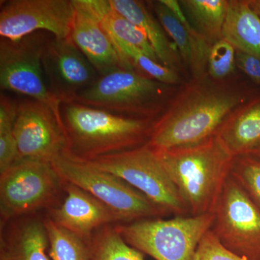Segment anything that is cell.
Segmentation results:
<instances>
[{
  "instance_id": "cell-32",
  "label": "cell",
  "mask_w": 260,
  "mask_h": 260,
  "mask_svg": "<svg viewBox=\"0 0 260 260\" xmlns=\"http://www.w3.org/2000/svg\"><path fill=\"white\" fill-rule=\"evenodd\" d=\"M252 155H254V156L258 157V158H260V149L258 151H256L255 153L253 154Z\"/></svg>"
},
{
  "instance_id": "cell-1",
  "label": "cell",
  "mask_w": 260,
  "mask_h": 260,
  "mask_svg": "<svg viewBox=\"0 0 260 260\" xmlns=\"http://www.w3.org/2000/svg\"><path fill=\"white\" fill-rule=\"evenodd\" d=\"M239 85L212 79L207 73L186 85L154 122L148 144L155 150L200 144L217 134L228 116L251 99Z\"/></svg>"
},
{
  "instance_id": "cell-10",
  "label": "cell",
  "mask_w": 260,
  "mask_h": 260,
  "mask_svg": "<svg viewBox=\"0 0 260 260\" xmlns=\"http://www.w3.org/2000/svg\"><path fill=\"white\" fill-rule=\"evenodd\" d=\"M210 230L229 250L260 260V210L232 175L215 205Z\"/></svg>"
},
{
  "instance_id": "cell-25",
  "label": "cell",
  "mask_w": 260,
  "mask_h": 260,
  "mask_svg": "<svg viewBox=\"0 0 260 260\" xmlns=\"http://www.w3.org/2000/svg\"><path fill=\"white\" fill-rule=\"evenodd\" d=\"M18 102L1 94L0 97V173L19 160L14 124Z\"/></svg>"
},
{
  "instance_id": "cell-13",
  "label": "cell",
  "mask_w": 260,
  "mask_h": 260,
  "mask_svg": "<svg viewBox=\"0 0 260 260\" xmlns=\"http://www.w3.org/2000/svg\"><path fill=\"white\" fill-rule=\"evenodd\" d=\"M42 61L48 88L61 104L74 101L100 77L72 37L51 38Z\"/></svg>"
},
{
  "instance_id": "cell-12",
  "label": "cell",
  "mask_w": 260,
  "mask_h": 260,
  "mask_svg": "<svg viewBox=\"0 0 260 260\" xmlns=\"http://www.w3.org/2000/svg\"><path fill=\"white\" fill-rule=\"evenodd\" d=\"M13 132L19 160L51 162L68 153L64 126L44 103L30 99L19 102Z\"/></svg>"
},
{
  "instance_id": "cell-14",
  "label": "cell",
  "mask_w": 260,
  "mask_h": 260,
  "mask_svg": "<svg viewBox=\"0 0 260 260\" xmlns=\"http://www.w3.org/2000/svg\"><path fill=\"white\" fill-rule=\"evenodd\" d=\"M73 1L75 16L72 39L100 76L117 69L134 70L123 59L86 0Z\"/></svg>"
},
{
  "instance_id": "cell-26",
  "label": "cell",
  "mask_w": 260,
  "mask_h": 260,
  "mask_svg": "<svg viewBox=\"0 0 260 260\" xmlns=\"http://www.w3.org/2000/svg\"><path fill=\"white\" fill-rule=\"evenodd\" d=\"M113 42L123 59L133 69L136 68L142 74L167 85L179 83V77L175 70L154 60L138 48L124 43Z\"/></svg>"
},
{
  "instance_id": "cell-28",
  "label": "cell",
  "mask_w": 260,
  "mask_h": 260,
  "mask_svg": "<svg viewBox=\"0 0 260 260\" xmlns=\"http://www.w3.org/2000/svg\"><path fill=\"white\" fill-rule=\"evenodd\" d=\"M236 49L231 43L221 39L210 48L208 59V75L212 79L224 80L235 69Z\"/></svg>"
},
{
  "instance_id": "cell-4",
  "label": "cell",
  "mask_w": 260,
  "mask_h": 260,
  "mask_svg": "<svg viewBox=\"0 0 260 260\" xmlns=\"http://www.w3.org/2000/svg\"><path fill=\"white\" fill-rule=\"evenodd\" d=\"M169 91V85L136 70L117 69L99 77L73 102L119 115L153 119Z\"/></svg>"
},
{
  "instance_id": "cell-15",
  "label": "cell",
  "mask_w": 260,
  "mask_h": 260,
  "mask_svg": "<svg viewBox=\"0 0 260 260\" xmlns=\"http://www.w3.org/2000/svg\"><path fill=\"white\" fill-rule=\"evenodd\" d=\"M64 201L50 210L53 221L84 240L90 242L94 233L107 225L119 223L110 208L79 186L64 182Z\"/></svg>"
},
{
  "instance_id": "cell-11",
  "label": "cell",
  "mask_w": 260,
  "mask_h": 260,
  "mask_svg": "<svg viewBox=\"0 0 260 260\" xmlns=\"http://www.w3.org/2000/svg\"><path fill=\"white\" fill-rule=\"evenodd\" d=\"M75 7L73 0H10L0 10L1 38L16 42L36 32L57 39L71 37Z\"/></svg>"
},
{
  "instance_id": "cell-16",
  "label": "cell",
  "mask_w": 260,
  "mask_h": 260,
  "mask_svg": "<svg viewBox=\"0 0 260 260\" xmlns=\"http://www.w3.org/2000/svg\"><path fill=\"white\" fill-rule=\"evenodd\" d=\"M156 18L172 38L181 59L189 68L194 79L207 74L212 44L192 26L177 0H160L152 3Z\"/></svg>"
},
{
  "instance_id": "cell-22",
  "label": "cell",
  "mask_w": 260,
  "mask_h": 260,
  "mask_svg": "<svg viewBox=\"0 0 260 260\" xmlns=\"http://www.w3.org/2000/svg\"><path fill=\"white\" fill-rule=\"evenodd\" d=\"M179 3L192 26L210 44L222 39L229 1L184 0Z\"/></svg>"
},
{
  "instance_id": "cell-20",
  "label": "cell",
  "mask_w": 260,
  "mask_h": 260,
  "mask_svg": "<svg viewBox=\"0 0 260 260\" xmlns=\"http://www.w3.org/2000/svg\"><path fill=\"white\" fill-rule=\"evenodd\" d=\"M222 39L260 59V17L248 0L229 1Z\"/></svg>"
},
{
  "instance_id": "cell-9",
  "label": "cell",
  "mask_w": 260,
  "mask_h": 260,
  "mask_svg": "<svg viewBox=\"0 0 260 260\" xmlns=\"http://www.w3.org/2000/svg\"><path fill=\"white\" fill-rule=\"evenodd\" d=\"M50 39L45 31L34 32L16 42L1 38L0 87L2 90L47 104L63 124L61 102L48 88L43 70V54Z\"/></svg>"
},
{
  "instance_id": "cell-5",
  "label": "cell",
  "mask_w": 260,
  "mask_h": 260,
  "mask_svg": "<svg viewBox=\"0 0 260 260\" xmlns=\"http://www.w3.org/2000/svg\"><path fill=\"white\" fill-rule=\"evenodd\" d=\"M213 213L171 219L148 218L115 227L125 242L155 260H193L205 234L211 229Z\"/></svg>"
},
{
  "instance_id": "cell-6",
  "label": "cell",
  "mask_w": 260,
  "mask_h": 260,
  "mask_svg": "<svg viewBox=\"0 0 260 260\" xmlns=\"http://www.w3.org/2000/svg\"><path fill=\"white\" fill-rule=\"evenodd\" d=\"M83 162L121 178L143 193L167 215H189L158 153L148 143L126 151L103 155Z\"/></svg>"
},
{
  "instance_id": "cell-19",
  "label": "cell",
  "mask_w": 260,
  "mask_h": 260,
  "mask_svg": "<svg viewBox=\"0 0 260 260\" xmlns=\"http://www.w3.org/2000/svg\"><path fill=\"white\" fill-rule=\"evenodd\" d=\"M109 3L116 11L144 32L159 62L177 72L181 59L178 55L177 47L169 40L158 18L149 11L144 3L136 0H109Z\"/></svg>"
},
{
  "instance_id": "cell-7",
  "label": "cell",
  "mask_w": 260,
  "mask_h": 260,
  "mask_svg": "<svg viewBox=\"0 0 260 260\" xmlns=\"http://www.w3.org/2000/svg\"><path fill=\"white\" fill-rule=\"evenodd\" d=\"M51 162L64 182L75 184L93 195L115 213L119 223L167 215L143 193L114 174L99 170L66 153Z\"/></svg>"
},
{
  "instance_id": "cell-8",
  "label": "cell",
  "mask_w": 260,
  "mask_h": 260,
  "mask_svg": "<svg viewBox=\"0 0 260 260\" xmlns=\"http://www.w3.org/2000/svg\"><path fill=\"white\" fill-rule=\"evenodd\" d=\"M2 225L55 203L64 181L51 162L20 159L0 173Z\"/></svg>"
},
{
  "instance_id": "cell-21",
  "label": "cell",
  "mask_w": 260,
  "mask_h": 260,
  "mask_svg": "<svg viewBox=\"0 0 260 260\" xmlns=\"http://www.w3.org/2000/svg\"><path fill=\"white\" fill-rule=\"evenodd\" d=\"M102 26L113 42L124 43L138 48L154 60L158 61L148 38L134 23L113 8L109 0H86Z\"/></svg>"
},
{
  "instance_id": "cell-18",
  "label": "cell",
  "mask_w": 260,
  "mask_h": 260,
  "mask_svg": "<svg viewBox=\"0 0 260 260\" xmlns=\"http://www.w3.org/2000/svg\"><path fill=\"white\" fill-rule=\"evenodd\" d=\"M233 156L253 155L260 149V94L233 111L217 133Z\"/></svg>"
},
{
  "instance_id": "cell-17",
  "label": "cell",
  "mask_w": 260,
  "mask_h": 260,
  "mask_svg": "<svg viewBox=\"0 0 260 260\" xmlns=\"http://www.w3.org/2000/svg\"><path fill=\"white\" fill-rule=\"evenodd\" d=\"M0 244V260H51L44 219L31 215L8 222Z\"/></svg>"
},
{
  "instance_id": "cell-31",
  "label": "cell",
  "mask_w": 260,
  "mask_h": 260,
  "mask_svg": "<svg viewBox=\"0 0 260 260\" xmlns=\"http://www.w3.org/2000/svg\"><path fill=\"white\" fill-rule=\"evenodd\" d=\"M248 1L251 8L260 17V0H248Z\"/></svg>"
},
{
  "instance_id": "cell-23",
  "label": "cell",
  "mask_w": 260,
  "mask_h": 260,
  "mask_svg": "<svg viewBox=\"0 0 260 260\" xmlns=\"http://www.w3.org/2000/svg\"><path fill=\"white\" fill-rule=\"evenodd\" d=\"M90 246L89 260H145L143 253L128 244L114 225L94 233Z\"/></svg>"
},
{
  "instance_id": "cell-27",
  "label": "cell",
  "mask_w": 260,
  "mask_h": 260,
  "mask_svg": "<svg viewBox=\"0 0 260 260\" xmlns=\"http://www.w3.org/2000/svg\"><path fill=\"white\" fill-rule=\"evenodd\" d=\"M231 175L260 210V158L252 155L235 157Z\"/></svg>"
},
{
  "instance_id": "cell-24",
  "label": "cell",
  "mask_w": 260,
  "mask_h": 260,
  "mask_svg": "<svg viewBox=\"0 0 260 260\" xmlns=\"http://www.w3.org/2000/svg\"><path fill=\"white\" fill-rule=\"evenodd\" d=\"M51 260H89L90 242L59 226L51 218L44 219Z\"/></svg>"
},
{
  "instance_id": "cell-3",
  "label": "cell",
  "mask_w": 260,
  "mask_h": 260,
  "mask_svg": "<svg viewBox=\"0 0 260 260\" xmlns=\"http://www.w3.org/2000/svg\"><path fill=\"white\" fill-rule=\"evenodd\" d=\"M68 155L86 160L126 151L148 143L153 119L130 117L75 102L61 104Z\"/></svg>"
},
{
  "instance_id": "cell-2",
  "label": "cell",
  "mask_w": 260,
  "mask_h": 260,
  "mask_svg": "<svg viewBox=\"0 0 260 260\" xmlns=\"http://www.w3.org/2000/svg\"><path fill=\"white\" fill-rule=\"evenodd\" d=\"M156 151L189 215L213 213L234 158L218 135L193 146Z\"/></svg>"
},
{
  "instance_id": "cell-30",
  "label": "cell",
  "mask_w": 260,
  "mask_h": 260,
  "mask_svg": "<svg viewBox=\"0 0 260 260\" xmlns=\"http://www.w3.org/2000/svg\"><path fill=\"white\" fill-rule=\"evenodd\" d=\"M236 65L254 83L260 86V59L257 56L236 49Z\"/></svg>"
},
{
  "instance_id": "cell-29",
  "label": "cell",
  "mask_w": 260,
  "mask_h": 260,
  "mask_svg": "<svg viewBox=\"0 0 260 260\" xmlns=\"http://www.w3.org/2000/svg\"><path fill=\"white\" fill-rule=\"evenodd\" d=\"M193 260H249L229 250L211 230L202 238Z\"/></svg>"
}]
</instances>
